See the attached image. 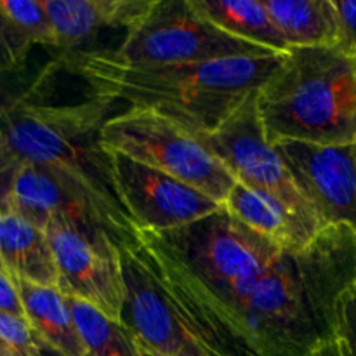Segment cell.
<instances>
[{
	"label": "cell",
	"instance_id": "obj_1",
	"mask_svg": "<svg viewBox=\"0 0 356 356\" xmlns=\"http://www.w3.org/2000/svg\"><path fill=\"white\" fill-rule=\"evenodd\" d=\"M141 252L204 356H315L337 336L341 306L356 289V232L344 222L282 254L232 306L204 301Z\"/></svg>",
	"mask_w": 356,
	"mask_h": 356
},
{
	"label": "cell",
	"instance_id": "obj_2",
	"mask_svg": "<svg viewBox=\"0 0 356 356\" xmlns=\"http://www.w3.org/2000/svg\"><path fill=\"white\" fill-rule=\"evenodd\" d=\"M285 54L165 66H129L99 51L61 56L90 96L170 118L197 136L214 132L280 68Z\"/></svg>",
	"mask_w": 356,
	"mask_h": 356
},
{
	"label": "cell",
	"instance_id": "obj_3",
	"mask_svg": "<svg viewBox=\"0 0 356 356\" xmlns=\"http://www.w3.org/2000/svg\"><path fill=\"white\" fill-rule=\"evenodd\" d=\"M115 106L92 96L70 104L17 97L0 104V145L23 165L54 170L80 188L120 249L138 243L139 232L117 191L111 153L101 145V129Z\"/></svg>",
	"mask_w": 356,
	"mask_h": 356
},
{
	"label": "cell",
	"instance_id": "obj_4",
	"mask_svg": "<svg viewBox=\"0 0 356 356\" xmlns=\"http://www.w3.org/2000/svg\"><path fill=\"white\" fill-rule=\"evenodd\" d=\"M257 108L270 145H356V76L350 52L298 47L257 90Z\"/></svg>",
	"mask_w": 356,
	"mask_h": 356
},
{
	"label": "cell",
	"instance_id": "obj_5",
	"mask_svg": "<svg viewBox=\"0 0 356 356\" xmlns=\"http://www.w3.org/2000/svg\"><path fill=\"white\" fill-rule=\"evenodd\" d=\"M101 145L197 188L225 205L236 179L200 136L149 110L127 108L108 118Z\"/></svg>",
	"mask_w": 356,
	"mask_h": 356
},
{
	"label": "cell",
	"instance_id": "obj_6",
	"mask_svg": "<svg viewBox=\"0 0 356 356\" xmlns=\"http://www.w3.org/2000/svg\"><path fill=\"white\" fill-rule=\"evenodd\" d=\"M108 54L129 66H165L232 58H264L277 52L226 33L191 0H155L152 10Z\"/></svg>",
	"mask_w": 356,
	"mask_h": 356
},
{
	"label": "cell",
	"instance_id": "obj_7",
	"mask_svg": "<svg viewBox=\"0 0 356 356\" xmlns=\"http://www.w3.org/2000/svg\"><path fill=\"white\" fill-rule=\"evenodd\" d=\"M200 138L238 183L266 191L296 214L327 226L305 197L280 153L266 139L257 108V90L214 132Z\"/></svg>",
	"mask_w": 356,
	"mask_h": 356
},
{
	"label": "cell",
	"instance_id": "obj_8",
	"mask_svg": "<svg viewBox=\"0 0 356 356\" xmlns=\"http://www.w3.org/2000/svg\"><path fill=\"white\" fill-rule=\"evenodd\" d=\"M44 232L58 266L59 291L122 322L124 271L118 247L110 235L101 228H86L61 218L52 219Z\"/></svg>",
	"mask_w": 356,
	"mask_h": 356
},
{
	"label": "cell",
	"instance_id": "obj_9",
	"mask_svg": "<svg viewBox=\"0 0 356 356\" xmlns=\"http://www.w3.org/2000/svg\"><path fill=\"white\" fill-rule=\"evenodd\" d=\"M111 153L117 191L138 232L183 228L222 207L197 188L120 153Z\"/></svg>",
	"mask_w": 356,
	"mask_h": 356
},
{
	"label": "cell",
	"instance_id": "obj_10",
	"mask_svg": "<svg viewBox=\"0 0 356 356\" xmlns=\"http://www.w3.org/2000/svg\"><path fill=\"white\" fill-rule=\"evenodd\" d=\"M118 252L125 282L122 323L134 334L145 355L204 356L146 263L139 242L120 247Z\"/></svg>",
	"mask_w": 356,
	"mask_h": 356
},
{
	"label": "cell",
	"instance_id": "obj_11",
	"mask_svg": "<svg viewBox=\"0 0 356 356\" xmlns=\"http://www.w3.org/2000/svg\"><path fill=\"white\" fill-rule=\"evenodd\" d=\"M275 148L320 219L325 225L344 222L356 232V145L282 141Z\"/></svg>",
	"mask_w": 356,
	"mask_h": 356
},
{
	"label": "cell",
	"instance_id": "obj_12",
	"mask_svg": "<svg viewBox=\"0 0 356 356\" xmlns=\"http://www.w3.org/2000/svg\"><path fill=\"white\" fill-rule=\"evenodd\" d=\"M10 211L42 229L52 219L61 218L86 228L104 229L111 238L110 229L92 200L75 184L45 167H21L10 195Z\"/></svg>",
	"mask_w": 356,
	"mask_h": 356
},
{
	"label": "cell",
	"instance_id": "obj_13",
	"mask_svg": "<svg viewBox=\"0 0 356 356\" xmlns=\"http://www.w3.org/2000/svg\"><path fill=\"white\" fill-rule=\"evenodd\" d=\"M56 33V49L79 51V45L108 28H134L155 0H42Z\"/></svg>",
	"mask_w": 356,
	"mask_h": 356
},
{
	"label": "cell",
	"instance_id": "obj_14",
	"mask_svg": "<svg viewBox=\"0 0 356 356\" xmlns=\"http://www.w3.org/2000/svg\"><path fill=\"white\" fill-rule=\"evenodd\" d=\"M229 214L252 232L270 240L282 252L306 249L325 226L296 214L266 191L254 190L236 181L225 202Z\"/></svg>",
	"mask_w": 356,
	"mask_h": 356
},
{
	"label": "cell",
	"instance_id": "obj_15",
	"mask_svg": "<svg viewBox=\"0 0 356 356\" xmlns=\"http://www.w3.org/2000/svg\"><path fill=\"white\" fill-rule=\"evenodd\" d=\"M0 259L16 280L58 287V266L47 235L13 211L0 214Z\"/></svg>",
	"mask_w": 356,
	"mask_h": 356
},
{
	"label": "cell",
	"instance_id": "obj_16",
	"mask_svg": "<svg viewBox=\"0 0 356 356\" xmlns=\"http://www.w3.org/2000/svg\"><path fill=\"white\" fill-rule=\"evenodd\" d=\"M16 284L35 334L59 356H83L82 337L68 298L58 287H40L23 280Z\"/></svg>",
	"mask_w": 356,
	"mask_h": 356
},
{
	"label": "cell",
	"instance_id": "obj_17",
	"mask_svg": "<svg viewBox=\"0 0 356 356\" xmlns=\"http://www.w3.org/2000/svg\"><path fill=\"white\" fill-rule=\"evenodd\" d=\"M291 49L336 47L341 19L334 0H263Z\"/></svg>",
	"mask_w": 356,
	"mask_h": 356
},
{
	"label": "cell",
	"instance_id": "obj_18",
	"mask_svg": "<svg viewBox=\"0 0 356 356\" xmlns=\"http://www.w3.org/2000/svg\"><path fill=\"white\" fill-rule=\"evenodd\" d=\"M211 23L226 33L277 54L291 51L284 35L271 21L263 2L256 0H191Z\"/></svg>",
	"mask_w": 356,
	"mask_h": 356
},
{
	"label": "cell",
	"instance_id": "obj_19",
	"mask_svg": "<svg viewBox=\"0 0 356 356\" xmlns=\"http://www.w3.org/2000/svg\"><path fill=\"white\" fill-rule=\"evenodd\" d=\"M68 298V296H66ZM83 343V356H146L134 334L94 306L68 298Z\"/></svg>",
	"mask_w": 356,
	"mask_h": 356
},
{
	"label": "cell",
	"instance_id": "obj_20",
	"mask_svg": "<svg viewBox=\"0 0 356 356\" xmlns=\"http://www.w3.org/2000/svg\"><path fill=\"white\" fill-rule=\"evenodd\" d=\"M0 14L24 58L33 45L52 49L58 45L42 0H0Z\"/></svg>",
	"mask_w": 356,
	"mask_h": 356
},
{
	"label": "cell",
	"instance_id": "obj_21",
	"mask_svg": "<svg viewBox=\"0 0 356 356\" xmlns=\"http://www.w3.org/2000/svg\"><path fill=\"white\" fill-rule=\"evenodd\" d=\"M0 348L14 356H59L35 334L26 318L0 313Z\"/></svg>",
	"mask_w": 356,
	"mask_h": 356
},
{
	"label": "cell",
	"instance_id": "obj_22",
	"mask_svg": "<svg viewBox=\"0 0 356 356\" xmlns=\"http://www.w3.org/2000/svg\"><path fill=\"white\" fill-rule=\"evenodd\" d=\"M315 356H356V289L341 306L337 336L320 348Z\"/></svg>",
	"mask_w": 356,
	"mask_h": 356
},
{
	"label": "cell",
	"instance_id": "obj_23",
	"mask_svg": "<svg viewBox=\"0 0 356 356\" xmlns=\"http://www.w3.org/2000/svg\"><path fill=\"white\" fill-rule=\"evenodd\" d=\"M23 163L17 162L2 145H0V214L10 211V195L14 183Z\"/></svg>",
	"mask_w": 356,
	"mask_h": 356
},
{
	"label": "cell",
	"instance_id": "obj_24",
	"mask_svg": "<svg viewBox=\"0 0 356 356\" xmlns=\"http://www.w3.org/2000/svg\"><path fill=\"white\" fill-rule=\"evenodd\" d=\"M341 19L339 47L353 54L356 52V0H334Z\"/></svg>",
	"mask_w": 356,
	"mask_h": 356
},
{
	"label": "cell",
	"instance_id": "obj_25",
	"mask_svg": "<svg viewBox=\"0 0 356 356\" xmlns=\"http://www.w3.org/2000/svg\"><path fill=\"white\" fill-rule=\"evenodd\" d=\"M0 313L26 318L16 280L6 270H0Z\"/></svg>",
	"mask_w": 356,
	"mask_h": 356
},
{
	"label": "cell",
	"instance_id": "obj_26",
	"mask_svg": "<svg viewBox=\"0 0 356 356\" xmlns=\"http://www.w3.org/2000/svg\"><path fill=\"white\" fill-rule=\"evenodd\" d=\"M23 61L24 56L17 49L13 33L0 14V72H13L19 68Z\"/></svg>",
	"mask_w": 356,
	"mask_h": 356
},
{
	"label": "cell",
	"instance_id": "obj_27",
	"mask_svg": "<svg viewBox=\"0 0 356 356\" xmlns=\"http://www.w3.org/2000/svg\"><path fill=\"white\" fill-rule=\"evenodd\" d=\"M351 59H353V70H355V76H356V52L351 54Z\"/></svg>",
	"mask_w": 356,
	"mask_h": 356
},
{
	"label": "cell",
	"instance_id": "obj_28",
	"mask_svg": "<svg viewBox=\"0 0 356 356\" xmlns=\"http://www.w3.org/2000/svg\"><path fill=\"white\" fill-rule=\"evenodd\" d=\"M0 356H14V355H13V353H9V351L2 350V348H0Z\"/></svg>",
	"mask_w": 356,
	"mask_h": 356
},
{
	"label": "cell",
	"instance_id": "obj_29",
	"mask_svg": "<svg viewBox=\"0 0 356 356\" xmlns=\"http://www.w3.org/2000/svg\"><path fill=\"white\" fill-rule=\"evenodd\" d=\"M0 270H6V268H3V264H2V259H0Z\"/></svg>",
	"mask_w": 356,
	"mask_h": 356
},
{
	"label": "cell",
	"instance_id": "obj_30",
	"mask_svg": "<svg viewBox=\"0 0 356 356\" xmlns=\"http://www.w3.org/2000/svg\"><path fill=\"white\" fill-rule=\"evenodd\" d=\"M152 356H162V355H152Z\"/></svg>",
	"mask_w": 356,
	"mask_h": 356
}]
</instances>
